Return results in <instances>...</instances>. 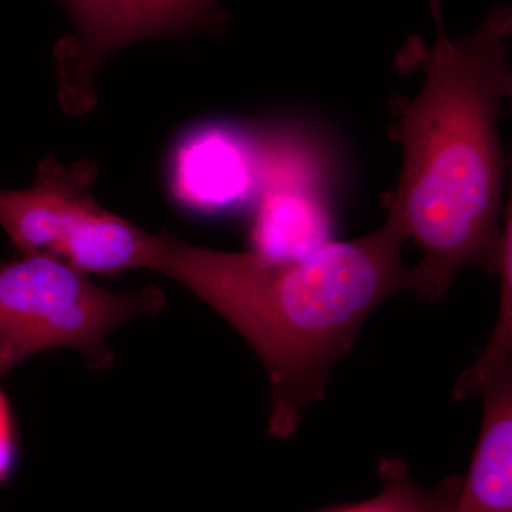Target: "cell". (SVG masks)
I'll list each match as a JSON object with an SVG mask.
<instances>
[{"label": "cell", "instance_id": "6da1fadb", "mask_svg": "<svg viewBox=\"0 0 512 512\" xmlns=\"http://www.w3.org/2000/svg\"><path fill=\"white\" fill-rule=\"evenodd\" d=\"M511 32V6L498 5L460 39L440 33L429 45L412 36L396 55L423 84L397 103L402 171L387 208L420 249L412 291L427 302L441 301L468 268L497 274L505 210L498 124L512 94Z\"/></svg>", "mask_w": 512, "mask_h": 512}, {"label": "cell", "instance_id": "7a4b0ae2", "mask_svg": "<svg viewBox=\"0 0 512 512\" xmlns=\"http://www.w3.org/2000/svg\"><path fill=\"white\" fill-rule=\"evenodd\" d=\"M406 241L392 211L376 231L296 259L201 248L163 229L148 269L190 289L247 340L269 379L268 433L285 440L323 399L367 318L412 291Z\"/></svg>", "mask_w": 512, "mask_h": 512}, {"label": "cell", "instance_id": "3957f363", "mask_svg": "<svg viewBox=\"0 0 512 512\" xmlns=\"http://www.w3.org/2000/svg\"><path fill=\"white\" fill-rule=\"evenodd\" d=\"M165 306L156 286L106 291L56 256L20 255L0 264V379L30 356L76 349L92 370L114 360L109 336L123 323Z\"/></svg>", "mask_w": 512, "mask_h": 512}, {"label": "cell", "instance_id": "277c9868", "mask_svg": "<svg viewBox=\"0 0 512 512\" xmlns=\"http://www.w3.org/2000/svg\"><path fill=\"white\" fill-rule=\"evenodd\" d=\"M97 174L92 160L46 158L32 187L0 190V227L20 255L56 256L87 275L146 268L153 234L101 207Z\"/></svg>", "mask_w": 512, "mask_h": 512}, {"label": "cell", "instance_id": "5b68a950", "mask_svg": "<svg viewBox=\"0 0 512 512\" xmlns=\"http://www.w3.org/2000/svg\"><path fill=\"white\" fill-rule=\"evenodd\" d=\"M73 33L55 47L59 97L73 116L96 104V76L117 50L151 37L220 32L221 0H62Z\"/></svg>", "mask_w": 512, "mask_h": 512}, {"label": "cell", "instance_id": "8992f818", "mask_svg": "<svg viewBox=\"0 0 512 512\" xmlns=\"http://www.w3.org/2000/svg\"><path fill=\"white\" fill-rule=\"evenodd\" d=\"M175 200L198 211H220L259 192L258 141L234 128L212 126L185 137L171 160Z\"/></svg>", "mask_w": 512, "mask_h": 512}, {"label": "cell", "instance_id": "52a82bcc", "mask_svg": "<svg viewBox=\"0 0 512 512\" xmlns=\"http://www.w3.org/2000/svg\"><path fill=\"white\" fill-rule=\"evenodd\" d=\"M483 421L450 512H512V362L481 386Z\"/></svg>", "mask_w": 512, "mask_h": 512}, {"label": "cell", "instance_id": "ba28073f", "mask_svg": "<svg viewBox=\"0 0 512 512\" xmlns=\"http://www.w3.org/2000/svg\"><path fill=\"white\" fill-rule=\"evenodd\" d=\"M251 227V251L278 259L303 258L333 241L332 222L316 190L264 187Z\"/></svg>", "mask_w": 512, "mask_h": 512}, {"label": "cell", "instance_id": "9c48e42d", "mask_svg": "<svg viewBox=\"0 0 512 512\" xmlns=\"http://www.w3.org/2000/svg\"><path fill=\"white\" fill-rule=\"evenodd\" d=\"M382 488L360 503L333 505L316 512H450L460 493L461 478H444L437 487L414 480L402 458L383 457L377 467Z\"/></svg>", "mask_w": 512, "mask_h": 512}, {"label": "cell", "instance_id": "30bf717a", "mask_svg": "<svg viewBox=\"0 0 512 512\" xmlns=\"http://www.w3.org/2000/svg\"><path fill=\"white\" fill-rule=\"evenodd\" d=\"M512 205L511 198L505 204L503 237H501L500 259L497 274L500 276V312L493 338L476 365L471 366L454 384L456 400H466L480 392L481 386L495 370L511 363L512 349Z\"/></svg>", "mask_w": 512, "mask_h": 512}, {"label": "cell", "instance_id": "8fae6325", "mask_svg": "<svg viewBox=\"0 0 512 512\" xmlns=\"http://www.w3.org/2000/svg\"><path fill=\"white\" fill-rule=\"evenodd\" d=\"M18 434L12 407L0 386V484L8 481L18 464Z\"/></svg>", "mask_w": 512, "mask_h": 512}, {"label": "cell", "instance_id": "7c38bea8", "mask_svg": "<svg viewBox=\"0 0 512 512\" xmlns=\"http://www.w3.org/2000/svg\"><path fill=\"white\" fill-rule=\"evenodd\" d=\"M430 6L431 12H433V18L436 20V25H441V23H443V19H441L440 0H430Z\"/></svg>", "mask_w": 512, "mask_h": 512}]
</instances>
